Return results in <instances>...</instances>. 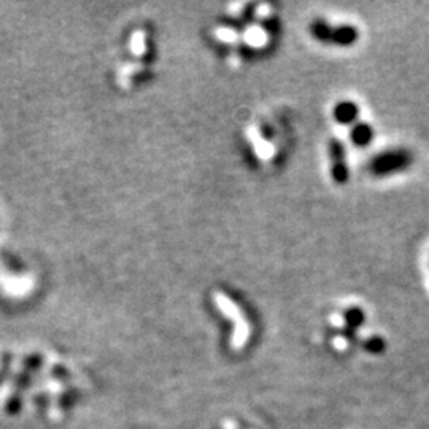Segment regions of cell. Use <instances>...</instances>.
I'll return each mask as SVG.
<instances>
[{"instance_id": "8992f818", "label": "cell", "mask_w": 429, "mask_h": 429, "mask_svg": "<svg viewBox=\"0 0 429 429\" xmlns=\"http://www.w3.org/2000/svg\"><path fill=\"white\" fill-rule=\"evenodd\" d=\"M344 320H345L346 331L355 333V331L360 328L362 323H364V311H362L360 307H351L345 311Z\"/></svg>"}, {"instance_id": "5b68a950", "label": "cell", "mask_w": 429, "mask_h": 429, "mask_svg": "<svg viewBox=\"0 0 429 429\" xmlns=\"http://www.w3.org/2000/svg\"><path fill=\"white\" fill-rule=\"evenodd\" d=\"M350 139L356 146H367L374 139V129L367 122H356L350 131Z\"/></svg>"}, {"instance_id": "3957f363", "label": "cell", "mask_w": 429, "mask_h": 429, "mask_svg": "<svg viewBox=\"0 0 429 429\" xmlns=\"http://www.w3.org/2000/svg\"><path fill=\"white\" fill-rule=\"evenodd\" d=\"M328 153L331 160V173H333L334 182L337 185H345L350 178L345 145L339 139H331L328 143Z\"/></svg>"}, {"instance_id": "277c9868", "label": "cell", "mask_w": 429, "mask_h": 429, "mask_svg": "<svg viewBox=\"0 0 429 429\" xmlns=\"http://www.w3.org/2000/svg\"><path fill=\"white\" fill-rule=\"evenodd\" d=\"M358 115H360V109L351 100H342L334 107V118L339 124H353L358 120Z\"/></svg>"}, {"instance_id": "6da1fadb", "label": "cell", "mask_w": 429, "mask_h": 429, "mask_svg": "<svg viewBox=\"0 0 429 429\" xmlns=\"http://www.w3.org/2000/svg\"><path fill=\"white\" fill-rule=\"evenodd\" d=\"M310 32L318 42L337 45V47H350V45H355L358 38H360V32H358L355 25L342 24L337 25V28H333L324 19H315L310 24Z\"/></svg>"}, {"instance_id": "52a82bcc", "label": "cell", "mask_w": 429, "mask_h": 429, "mask_svg": "<svg viewBox=\"0 0 429 429\" xmlns=\"http://www.w3.org/2000/svg\"><path fill=\"white\" fill-rule=\"evenodd\" d=\"M366 350L371 351V353H380L385 349V342H383L382 337H372L366 342Z\"/></svg>"}, {"instance_id": "7a4b0ae2", "label": "cell", "mask_w": 429, "mask_h": 429, "mask_svg": "<svg viewBox=\"0 0 429 429\" xmlns=\"http://www.w3.org/2000/svg\"><path fill=\"white\" fill-rule=\"evenodd\" d=\"M413 157L407 150H388L374 156L369 162V172L374 177H386L410 167Z\"/></svg>"}]
</instances>
